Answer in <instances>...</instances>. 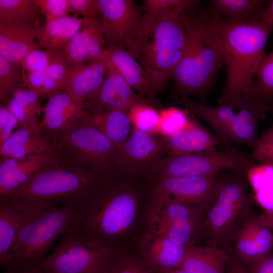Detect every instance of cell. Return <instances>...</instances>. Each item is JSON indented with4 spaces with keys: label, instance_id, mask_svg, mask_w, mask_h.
<instances>
[{
    "label": "cell",
    "instance_id": "33",
    "mask_svg": "<svg viewBox=\"0 0 273 273\" xmlns=\"http://www.w3.org/2000/svg\"><path fill=\"white\" fill-rule=\"evenodd\" d=\"M242 98L265 104L273 111V50L262 58L252 87Z\"/></svg>",
    "mask_w": 273,
    "mask_h": 273
},
{
    "label": "cell",
    "instance_id": "30",
    "mask_svg": "<svg viewBox=\"0 0 273 273\" xmlns=\"http://www.w3.org/2000/svg\"><path fill=\"white\" fill-rule=\"evenodd\" d=\"M40 98L34 92L23 86L10 97L7 108L17 117L20 126L39 124V117L43 112Z\"/></svg>",
    "mask_w": 273,
    "mask_h": 273
},
{
    "label": "cell",
    "instance_id": "4",
    "mask_svg": "<svg viewBox=\"0 0 273 273\" xmlns=\"http://www.w3.org/2000/svg\"><path fill=\"white\" fill-rule=\"evenodd\" d=\"M187 45L171 77L178 96H198L202 104L218 89L216 79L225 65L222 41L207 23L204 11L184 12Z\"/></svg>",
    "mask_w": 273,
    "mask_h": 273
},
{
    "label": "cell",
    "instance_id": "34",
    "mask_svg": "<svg viewBox=\"0 0 273 273\" xmlns=\"http://www.w3.org/2000/svg\"><path fill=\"white\" fill-rule=\"evenodd\" d=\"M201 1L198 0H145L143 20L145 34L149 40L157 18L164 12L180 9L186 11L198 8Z\"/></svg>",
    "mask_w": 273,
    "mask_h": 273
},
{
    "label": "cell",
    "instance_id": "18",
    "mask_svg": "<svg viewBox=\"0 0 273 273\" xmlns=\"http://www.w3.org/2000/svg\"><path fill=\"white\" fill-rule=\"evenodd\" d=\"M145 230L138 242V253L143 261L156 271L178 268L187 248L149 228Z\"/></svg>",
    "mask_w": 273,
    "mask_h": 273
},
{
    "label": "cell",
    "instance_id": "19",
    "mask_svg": "<svg viewBox=\"0 0 273 273\" xmlns=\"http://www.w3.org/2000/svg\"><path fill=\"white\" fill-rule=\"evenodd\" d=\"M233 249L245 264L269 255L273 249V233L260 215H252L243 224Z\"/></svg>",
    "mask_w": 273,
    "mask_h": 273
},
{
    "label": "cell",
    "instance_id": "24",
    "mask_svg": "<svg viewBox=\"0 0 273 273\" xmlns=\"http://www.w3.org/2000/svg\"><path fill=\"white\" fill-rule=\"evenodd\" d=\"M103 53L109 63L118 71L140 97L153 103L157 94L145 69L140 62L120 46L106 47Z\"/></svg>",
    "mask_w": 273,
    "mask_h": 273
},
{
    "label": "cell",
    "instance_id": "17",
    "mask_svg": "<svg viewBox=\"0 0 273 273\" xmlns=\"http://www.w3.org/2000/svg\"><path fill=\"white\" fill-rule=\"evenodd\" d=\"M63 153L56 143L44 152L23 158H1L0 198L7 196L35 173L58 160Z\"/></svg>",
    "mask_w": 273,
    "mask_h": 273
},
{
    "label": "cell",
    "instance_id": "42",
    "mask_svg": "<svg viewBox=\"0 0 273 273\" xmlns=\"http://www.w3.org/2000/svg\"><path fill=\"white\" fill-rule=\"evenodd\" d=\"M57 52L40 48L31 51L21 62L22 72L44 71Z\"/></svg>",
    "mask_w": 273,
    "mask_h": 273
},
{
    "label": "cell",
    "instance_id": "39",
    "mask_svg": "<svg viewBox=\"0 0 273 273\" xmlns=\"http://www.w3.org/2000/svg\"><path fill=\"white\" fill-rule=\"evenodd\" d=\"M23 86L35 93L40 98H49L64 91L59 84L44 71L22 72Z\"/></svg>",
    "mask_w": 273,
    "mask_h": 273
},
{
    "label": "cell",
    "instance_id": "29",
    "mask_svg": "<svg viewBox=\"0 0 273 273\" xmlns=\"http://www.w3.org/2000/svg\"><path fill=\"white\" fill-rule=\"evenodd\" d=\"M84 114L91 124L114 144L117 151L127 140L132 123L128 113L104 111Z\"/></svg>",
    "mask_w": 273,
    "mask_h": 273
},
{
    "label": "cell",
    "instance_id": "6",
    "mask_svg": "<svg viewBox=\"0 0 273 273\" xmlns=\"http://www.w3.org/2000/svg\"><path fill=\"white\" fill-rule=\"evenodd\" d=\"M245 172L226 176L215 200L206 209L199 239L229 251L240 229L253 214Z\"/></svg>",
    "mask_w": 273,
    "mask_h": 273
},
{
    "label": "cell",
    "instance_id": "45",
    "mask_svg": "<svg viewBox=\"0 0 273 273\" xmlns=\"http://www.w3.org/2000/svg\"><path fill=\"white\" fill-rule=\"evenodd\" d=\"M45 18V24L66 16H69L68 0H35Z\"/></svg>",
    "mask_w": 273,
    "mask_h": 273
},
{
    "label": "cell",
    "instance_id": "51",
    "mask_svg": "<svg viewBox=\"0 0 273 273\" xmlns=\"http://www.w3.org/2000/svg\"><path fill=\"white\" fill-rule=\"evenodd\" d=\"M260 216L263 221L273 233V210L266 211L264 214Z\"/></svg>",
    "mask_w": 273,
    "mask_h": 273
},
{
    "label": "cell",
    "instance_id": "3",
    "mask_svg": "<svg viewBox=\"0 0 273 273\" xmlns=\"http://www.w3.org/2000/svg\"><path fill=\"white\" fill-rule=\"evenodd\" d=\"M111 171L95 168L63 151L58 160L3 198L39 208L57 207L85 199Z\"/></svg>",
    "mask_w": 273,
    "mask_h": 273
},
{
    "label": "cell",
    "instance_id": "2",
    "mask_svg": "<svg viewBox=\"0 0 273 273\" xmlns=\"http://www.w3.org/2000/svg\"><path fill=\"white\" fill-rule=\"evenodd\" d=\"M204 12L207 24L220 37L224 49L226 82L217 102L220 106L227 105L252 87L273 31V18L242 22Z\"/></svg>",
    "mask_w": 273,
    "mask_h": 273
},
{
    "label": "cell",
    "instance_id": "28",
    "mask_svg": "<svg viewBox=\"0 0 273 273\" xmlns=\"http://www.w3.org/2000/svg\"><path fill=\"white\" fill-rule=\"evenodd\" d=\"M84 18L66 16L46 24L40 28L36 44L44 50L62 51L71 38L82 26Z\"/></svg>",
    "mask_w": 273,
    "mask_h": 273
},
{
    "label": "cell",
    "instance_id": "10",
    "mask_svg": "<svg viewBox=\"0 0 273 273\" xmlns=\"http://www.w3.org/2000/svg\"><path fill=\"white\" fill-rule=\"evenodd\" d=\"M255 167L251 157L237 147L225 152L213 148L197 153L167 155L154 167L149 177L208 175L223 170L246 173Z\"/></svg>",
    "mask_w": 273,
    "mask_h": 273
},
{
    "label": "cell",
    "instance_id": "20",
    "mask_svg": "<svg viewBox=\"0 0 273 273\" xmlns=\"http://www.w3.org/2000/svg\"><path fill=\"white\" fill-rule=\"evenodd\" d=\"M7 198L0 199V264L11 261V250L22 226L42 210Z\"/></svg>",
    "mask_w": 273,
    "mask_h": 273
},
{
    "label": "cell",
    "instance_id": "32",
    "mask_svg": "<svg viewBox=\"0 0 273 273\" xmlns=\"http://www.w3.org/2000/svg\"><path fill=\"white\" fill-rule=\"evenodd\" d=\"M0 22L42 26L45 18L35 0H0Z\"/></svg>",
    "mask_w": 273,
    "mask_h": 273
},
{
    "label": "cell",
    "instance_id": "7",
    "mask_svg": "<svg viewBox=\"0 0 273 273\" xmlns=\"http://www.w3.org/2000/svg\"><path fill=\"white\" fill-rule=\"evenodd\" d=\"M185 12L173 9L162 13L154 26L152 40L144 46L138 59L156 94L166 87L185 52L188 41L183 17Z\"/></svg>",
    "mask_w": 273,
    "mask_h": 273
},
{
    "label": "cell",
    "instance_id": "14",
    "mask_svg": "<svg viewBox=\"0 0 273 273\" xmlns=\"http://www.w3.org/2000/svg\"><path fill=\"white\" fill-rule=\"evenodd\" d=\"M225 176L220 172L208 175L153 177L148 194L149 197H169L206 210L216 198Z\"/></svg>",
    "mask_w": 273,
    "mask_h": 273
},
{
    "label": "cell",
    "instance_id": "31",
    "mask_svg": "<svg viewBox=\"0 0 273 273\" xmlns=\"http://www.w3.org/2000/svg\"><path fill=\"white\" fill-rule=\"evenodd\" d=\"M266 0H212L208 12L233 21H251L267 4Z\"/></svg>",
    "mask_w": 273,
    "mask_h": 273
},
{
    "label": "cell",
    "instance_id": "46",
    "mask_svg": "<svg viewBox=\"0 0 273 273\" xmlns=\"http://www.w3.org/2000/svg\"><path fill=\"white\" fill-rule=\"evenodd\" d=\"M70 13L84 19L96 18L100 14L98 0H68Z\"/></svg>",
    "mask_w": 273,
    "mask_h": 273
},
{
    "label": "cell",
    "instance_id": "8",
    "mask_svg": "<svg viewBox=\"0 0 273 273\" xmlns=\"http://www.w3.org/2000/svg\"><path fill=\"white\" fill-rule=\"evenodd\" d=\"M84 200L44 209L29 220L16 237L7 266L27 265L46 257L54 243L79 219Z\"/></svg>",
    "mask_w": 273,
    "mask_h": 273
},
{
    "label": "cell",
    "instance_id": "37",
    "mask_svg": "<svg viewBox=\"0 0 273 273\" xmlns=\"http://www.w3.org/2000/svg\"><path fill=\"white\" fill-rule=\"evenodd\" d=\"M128 115L135 129L152 134L158 132L161 115L160 112L154 108L153 103L138 104L131 108Z\"/></svg>",
    "mask_w": 273,
    "mask_h": 273
},
{
    "label": "cell",
    "instance_id": "9",
    "mask_svg": "<svg viewBox=\"0 0 273 273\" xmlns=\"http://www.w3.org/2000/svg\"><path fill=\"white\" fill-rule=\"evenodd\" d=\"M120 250L68 232L60 238L53 252L31 264L11 268L44 273H104Z\"/></svg>",
    "mask_w": 273,
    "mask_h": 273
},
{
    "label": "cell",
    "instance_id": "44",
    "mask_svg": "<svg viewBox=\"0 0 273 273\" xmlns=\"http://www.w3.org/2000/svg\"><path fill=\"white\" fill-rule=\"evenodd\" d=\"M251 158L262 164L273 166V125L258 138Z\"/></svg>",
    "mask_w": 273,
    "mask_h": 273
},
{
    "label": "cell",
    "instance_id": "49",
    "mask_svg": "<svg viewBox=\"0 0 273 273\" xmlns=\"http://www.w3.org/2000/svg\"><path fill=\"white\" fill-rule=\"evenodd\" d=\"M249 265L250 273H273V255L264 256Z\"/></svg>",
    "mask_w": 273,
    "mask_h": 273
},
{
    "label": "cell",
    "instance_id": "41",
    "mask_svg": "<svg viewBox=\"0 0 273 273\" xmlns=\"http://www.w3.org/2000/svg\"><path fill=\"white\" fill-rule=\"evenodd\" d=\"M62 51L73 68L89 62L87 50L81 29L71 38Z\"/></svg>",
    "mask_w": 273,
    "mask_h": 273
},
{
    "label": "cell",
    "instance_id": "50",
    "mask_svg": "<svg viewBox=\"0 0 273 273\" xmlns=\"http://www.w3.org/2000/svg\"><path fill=\"white\" fill-rule=\"evenodd\" d=\"M268 18H273V0L268 1L267 6H264L252 21H258Z\"/></svg>",
    "mask_w": 273,
    "mask_h": 273
},
{
    "label": "cell",
    "instance_id": "25",
    "mask_svg": "<svg viewBox=\"0 0 273 273\" xmlns=\"http://www.w3.org/2000/svg\"><path fill=\"white\" fill-rule=\"evenodd\" d=\"M56 144L40 124L20 126L0 146V156L1 158L21 159L44 152Z\"/></svg>",
    "mask_w": 273,
    "mask_h": 273
},
{
    "label": "cell",
    "instance_id": "15",
    "mask_svg": "<svg viewBox=\"0 0 273 273\" xmlns=\"http://www.w3.org/2000/svg\"><path fill=\"white\" fill-rule=\"evenodd\" d=\"M167 156L162 136L135 129L116 153L117 171L136 178L149 177L154 167Z\"/></svg>",
    "mask_w": 273,
    "mask_h": 273
},
{
    "label": "cell",
    "instance_id": "27",
    "mask_svg": "<svg viewBox=\"0 0 273 273\" xmlns=\"http://www.w3.org/2000/svg\"><path fill=\"white\" fill-rule=\"evenodd\" d=\"M228 258V251L221 248L195 245L187 248L178 268L188 273H224Z\"/></svg>",
    "mask_w": 273,
    "mask_h": 273
},
{
    "label": "cell",
    "instance_id": "26",
    "mask_svg": "<svg viewBox=\"0 0 273 273\" xmlns=\"http://www.w3.org/2000/svg\"><path fill=\"white\" fill-rule=\"evenodd\" d=\"M161 136L167 155L200 152L215 148L221 143L215 134L193 119L185 127Z\"/></svg>",
    "mask_w": 273,
    "mask_h": 273
},
{
    "label": "cell",
    "instance_id": "11",
    "mask_svg": "<svg viewBox=\"0 0 273 273\" xmlns=\"http://www.w3.org/2000/svg\"><path fill=\"white\" fill-rule=\"evenodd\" d=\"M145 217L146 228L189 248L199 239L205 210L182 204L169 197H149Z\"/></svg>",
    "mask_w": 273,
    "mask_h": 273
},
{
    "label": "cell",
    "instance_id": "5",
    "mask_svg": "<svg viewBox=\"0 0 273 273\" xmlns=\"http://www.w3.org/2000/svg\"><path fill=\"white\" fill-rule=\"evenodd\" d=\"M174 103L205 121L226 151L236 143L253 149L258 136L257 127L267 113H273L268 106L243 99L227 105L211 106L197 103L189 96L175 97Z\"/></svg>",
    "mask_w": 273,
    "mask_h": 273
},
{
    "label": "cell",
    "instance_id": "36",
    "mask_svg": "<svg viewBox=\"0 0 273 273\" xmlns=\"http://www.w3.org/2000/svg\"><path fill=\"white\" fill-rule=\"evenodd\" d=\"M104 273H157L149 267L138 253L127 249L119 250L112 259Z\"/></svg>",
    "mask_w": 273,
    "mask_h": 273
},
{
    "label": "cell",
    "instance_id": "16",
    "mask_svg": "<svg viewBox=\"0 0 273 273\" xmlns=\"http://www.w3.org/2000/svg\"><path fill=\"white\" fill-rule=\"evenodd\" d=\"M147 102L153 103L138 96L108 61L103 83L93 98L84 104L83 111L86 113L104 111L128 113L134 106Z\"/></svg>",
    "mask_w": 273,
    "mask_h": 273
},
{
    "label": "cell",
    "instance_id": "40",
    "mask_svg": "<svg viewBox=\"0 0 273 273\" xmlns=\"http://www.w3.org/2000/svg\"><path fill=\"white\" fill-rule=\"evenodd\" d=\"M161 121L158 132L161 135L170 134L188 126L191 119L183 110L170 107L160 112Z\"/></svg>",
    "mask_w": 273,
    "mask_h": 273
},
{
    "label": "cell",
    "instance_id": "23",
    "mask_svg": "<svg viewBox=\"0 0 273 273\" xmlns=\"http://www.w3.org/2000/svg\"><path fill=\"white\" fill-rule=\"evenodd\" d=\"M108 60L102 53L99 59L73 69L64 92L77 104H84L97 94L104 80Z\"/></svg>",
    "mask_w": 273,
    "mask_h": 273
},
{
    "label": "cell",
    "instance_id": "53",
    "mask_svg": "<svg viewBox=\"0 0 273 273\" xmlns=\"http://www.w3.org/2000/svg\"><path fill=\"white\" fill-rule=\"evenodd\" d=\"M157 273H158V272H157Z\"/></svg>",
    "mask_w": 273,
    "mask_h": 273
},
{
    "label": "cell",
    "instance_id": "47",
    "mask_svg": "<svg viewBox=\"0 0 273 273\" xmlns=\"http://www.w3.org/2000/svg\"><path fill=\"white\" fill-rule=\"evenodd\" d=\"M18 126L17 117L4 105H0V146L11 135Z\"/></svg>",
    "mask_w": 273,
    "mask_h": 273
},
{
    "label": "cell",
    "instance_id": "52",
    "mask_svg": "<svg viewBox=\"0 0 273 273\" xmlns=\"http://www.w3.org/2000/svg\"><path fill=\"white\" fill-rule=\"evenodd\" d=\"M4 273H44V272L35 271H31V270L13 269V268H5Z\"/></svg>",
    "mask_w": 273,
    "mask_h": 273
},
{
    "label": "cell",
    "instance_id": "21",
    "mask_svg": "<svg viewBox=\"0 0 273 273\" xmlns=\"http://www.w3.org/2000/svg\"><path fill=\"white\" fill-rule=\"evenodd\" d=\"M84 114L82 106L75 103L64 91L59 92L48 98L40 124L53 138L75 125Z\"/></svg>",
    "mask_w": 273,
    "mask_h": 273
},
{
    "label": "cell",
    "instance_id": "13",
    "mask_svg": "<svg viewBox=\"0 0 273 273\" xmlns=\"http://www.w3.org/2000/svg\"><path fill=\"white\" fill-rule=\"evenodd\" d=\"M66 153L95 168L115 170L117 149L84 116L75 125L53 137Z\"/></svg>",
    "mask_w": 273,
    "mask_h": 273
},
{
    "label": "cell",
    "instance_id": "38",
    "mask_svg": "<svg viewBox=\"0 0 273 273\" xmlns=\"http://www.w3.org/2000/svg\"><path fill=\"white\" fill-rule=\"evenodd\" d=\"M81 31L86 43L89 62L97 61L105 46L101 22L96 18L84 19Z\"/></svg>",
    "mask_w": 273,
    "mask_h": 273
},
{
    "label": "cell",
    "instance_id": "35",
    "mask_svg": "<svg viewBox=\"0 0 273 273\" xmlns=\"http://www.w3.org/2000/svg\"><path fill=\"white\" fill-rule=\"evenodd\" d=\"M23 86L20 64L10 62L0 55V103L6 105L12 94Z\"/></svg>",
    "mask_w": 273,
    "mask_h": 273
},
{
    "label": "cell",
    "instance_id": "22",
    "mask_svg": "<svg viewBox=\"0 0 273 273\" xmlns=\"http://www.w3.org/2000/svg\"><path fill=\"white\" fill-rule=\"evenodd\" d=\"M41 27L0 22V55L10 62L20 64L29 52L39 48L36 40Z\"/></svg>",
    "mask_w": 273,
    "mask_h": 273
},
{
    "label": "cell",
    "instance_id": "48",
    "mask_svg": "<svg viewBox=\"0 0 273 273\" xmlns=\"http://www.w3.org/2000/svg\"><path fill=\"white\" fill-rule=\"evenodd\" d=\"M228 252L226 273H250L247 270L246 264L239 258L233 248L228 251Z\"/></svg>",
    "mask_w": 273,
    "mask_h": 273
},
{
    "label": "cell",
    "instance_id": "12",
    "mask_svg": "<svg viewBox=\"0 0 273 273\" xmlns=\"http://www.w3.org/2000/svg\"><path fill=\"white\" fill-rule=\"evenodd\" d=\"M105 46H120L138 59L148 41L143 16L144 5L131 0H98Z\"/></svg>",
    "mask_w": 273,
    "mask_h": 273
},
{
    "label": "cell",
    "instance_id": "1",
    "mask_svg": "<svg viewBox=\"0 0 273 273\" xmlns=\"http://www.w3.org/2000/svg\"><path fill=\"white\" fill-rule=\"evenodd\" d=\"M140 179L117 171L108 173L85 198L82 215L68 232L124 250V240L145 220Z\"/></svg>",
    "mask_w": 273,
    "mask_h": 273
},
{
    "label": "cell",
    "instance_id": "43",
    "mask_svg": "<svg viewBox=\"0 0 273 273\" xmlns=\"http://www.w3.org/2000/svg\"><path fill=\"white\" fill-rule=\"evenodd\" d=\"M73 68L62 51H58L44 72L54 79L64 91Z\"/></svg>",
    "mask_w": 273,
    "mask_h": 273
}]
</instances>
